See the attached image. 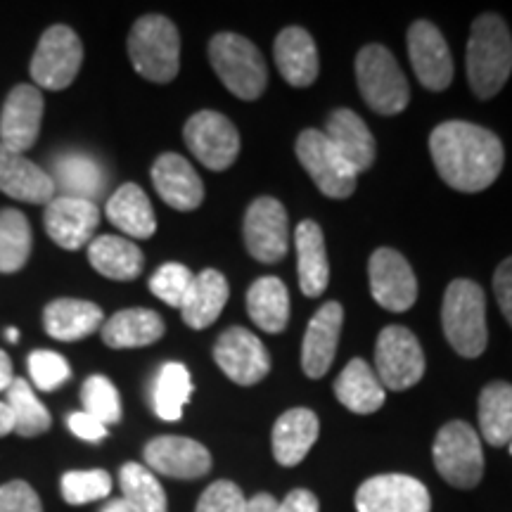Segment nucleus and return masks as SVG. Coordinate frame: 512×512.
Segmentation results:
<instances>
[{
    "label": "nucleus",
    "mask_w": 512,
    "mask_h": 512,
    "mask_svg": "<svg viewBox=\"0 0 512 512\" xmlns=\"http://www.w3.org/2000/svg\"><path fill=\"white\" fill-rule=\"evenodd\" d=\"M432 162L448 188L482 192L501 176L505 150L489 128L470 121H444L430 136Z\"/></svg>",
    "instance_id": "nucleus-1"
},
{
    "label": "nucleus",
    "mask_w": 512,
    "mask_h": 512,
    "mask_svg": "<svg viewBox=\"0 0 512 512\" xmlns=\"http://www.w3.org/2000/svg\"><path fill=\"white\" fill-rule=\"evenodd\" d=\"M512 74V34L503 17L479 15L467 41V81L479 100L503 91Z\"/></svg>",
    "instance_id": "nucleus-2"
},
{
    "label": "nucleus",
    "mask_w": 512,
    "mask_h": 512,
    "mask_svg": "<svg viewBox=\"0 0 512 512\" xmlns=\"http://www.w3.org/2000/svg\"><path fill=\"white\" fill-rule=\"evenodd\" d=\"M441 325L453 351L463 358H477L489 344L486 330V294L475 280L458 278L446 287L441 304Z\"/></svg>",
    "instance_id": "nucleus-3"
},
{
    "label": "nucleus",
    "mask_w": 512,
    "mask_h": 512,
    "mask_svg": "<svg viewBox=\"0 0 512 512\" xmlns=\"http://www.w3.org/2000/svg\"><path fill=\"white\" fill-rule=\"evenodd\" d=\"M133 69L152 83H169L181 72V36L164 15H145L128 34Z\"/></svg>",
    "instance_id": "nucleus-4"
},
{
    "label": "nucleus",
    "mask_w": 512,
    "mask_h": 512,
    "mask_svg": "<svg viewBox=\"0 0 512 512\" xmlns=\"http://www.w3.org/2000/svg\"><path fill=\"white\" fill-rule=\"evenodd\" d=\"M209 60L223 86L240 100H256L266 91L268 69L261 50L240 34H216L209 41Z\"/></svg>",
    "instance_id": "nucleus-5"
},
{
    "label": "nucleus",
    "mask_w": 512,
    "mask_h": 512,
    "mask_svg": "<svg viewBox=\"0 0 512 512\" xmlns=\"http://www.w3.org/2000/svg\"><path fill=\"white\" fill-rule=\"evenodd\" d=\"M356 81L361 98L375 114L394 117L403 112L411 100L406 76L396 57L380 43L363 46L356 55Z\"/></svg>",
    "instance_id": "nucleus-6"
},
{
    "label": "nucleus",
    "mask_w": 512,
    "mask_h": 512,
    "mask_svg": "<svg viewBox=\"0 0 512 512\" xmlns=\"http://www.w3.org/2000/svg\"><path fill=\"white\" fill-rule=\"evenodd\" d=\"M434 467L456 489H475L484 477V451L475 427L451 420L437 432L432 446Z\"/></svg>",
    "instance_id": "nucleus-7"
},
{
    "label": "nucleus",
    "mask_w": 512,
    "mask_h": 512,
    "mask_svg": "<svg viewBox=\"0 0 512 512\" xmlns=\"http://www.w3.org/2000/svg\"><path fill=\"white\" fill-rule=\"evenodd\" d=\"M375 373L384 389L406 392L425 375V351L418 337L403 325H389L375 344Z\"/></svg>",
    "instance_id": "nucleus-8"
},
{
    "label": "nucleus",
    "mask_w": 512,
    "mask_h": 512,
    "mask_svg": "<svg viewBox=\"0 0 512 512\" xmlns=\"http://www.w3.org/2000/svg\"><path fill=\"white\" fill-rule=\"evenodd\" d=\"M83 62V43L74 29L55 24L46 29L31 57V79L46 91L72 86Z\"/></svg>",
    "instance_id": "nucleus-9"
},
{
    "label": "nucleus",
    "mask_w": 512,
    "mask_h": 512,
    "mask_svg": "<svg viewBox=\"0 0 512 512\" xmlns=\"http://www.w3.org/2000/svg\"><path fill=\"white\" fill-rule=\"evenodd\" d=\"M294 150H297V157L306 169V174L313 178L316 188L325 197L347 200L349 195H354L358 174L344 162L342 155L332 147L323 131L306 128V131L299 133Z\"/></svg>",
    "instance_id": "nucleus-10"
},
{
    "label": "nucleus",
    "mask_w": 512,
    "mask_h": 512,
    "mask_svg": "<svg viewBox=\"0 0 512 512\" xmlns=\"http://www.w3.org/2000/svg\"><path fill=\"white\" fill-rule=\"evenodd\" d=\"M183 138L192 157L211 171H226L240 155V133L221 112L202 110L185 121Z\"/></svg>",
    "instance_id": "nucleus-11"
},
{
    "label": "nucleus",
    "mask_w": 512,
    "mask_h": 512,
    "mask_svg": "<svg viewBox=\"0 0 512 512\" xmlns=\"http://www.w3.org/2000/svg\"><path fill=\"white\" fill-rule=\"evenodd\" d=\"M370 292L382 309L403 313L418 299V278L401 252L392 247L375 249L368 264Z\"/></svg>",
    "instance_id": "nucleus-12"
},
{
    "label": "nucleus",
    "mask_w": 512,
    "mask_h": 512,
    "mask_svg": "<svg viewBox=\"0 0 512 512\" xmlns=\"http://www.w3.org/2000/svg\"><path fill=\"white\" fill-rule=\"evenodd\" d=\"M214 361L228 380L252 387L271 373V356L259 337L245 328H228L214 344Z\"/></svg>",
    "instance_id": "nucleus-13"
},
{
    "label": "nucleus",
    "mask_w": 512,
    "mask_h": 512,
    "mask_svg": "<svg viewBox=\"0 0 512 512\" xmlns=\"http://www.w3.org/2000/svg\"><path fill=\"white\" fill-rule=\"evenodd\" d=\"M358 512H430L432 498L420 479L408 475H377L358 486Z\"/></svg>",
    "instance_id": "nucleus-14"
},
{
    "label": "nucleus",
    "mask_w": 512,
    "mask_h": 512,
    "mask_svg": "<svg viewBox=\"0 0 512 512\" xmlns=\"http://www.w3.org/2000/svg\"><path fill=\"white\" fill-rule=\"evenodd\" d=\"M408 57L413 72L427 91L441 93L453 81V57L441 31L427 19H418L408 29Z\"/></svg>",
    "instance_id": "nucleus-15"
},
{
    "label": "nucleus",
    "mask_w": 512,
    "mask_h": 512,
    "mask_svg": "<svg viewBox=\"0 0 512 512\" xmlns=\"http://www.w3.org/2000/svg\"><path fill=\"white\" fill-rule=\"evenodd\" d=\"M245 247L259 264H278L287 254V211L275 197H259L249 204Z\"/></svg>",
    "instance_id": "nucleus-16"
},
{
    "label": "nucleus",
    "mask_w": 512,
    "mask_h": 512,
    "mask_svg": "<svg viewBox=\"0 0 512 512\" xmlns=\"http://www.w3.org/2000/svg\"><path fill=\"white\" fill-rule=\"evenodd\" d=\"M48 238L62 249H81L91 245L95 230L100 226V209L95 202L76 200V197H53L43 214Z\"/></svg>",
    "instance_id": "nucleus-17"
},
{
    "label": "nucleus",
    "mask_w": 512,
    "mask_h": 512,
    "mask_svg": "<svg viewBox=\"0 0 512 512\" xmlns=\"http://www.w3.org/2000/svg\"><path fill=\"white\" fill-rule=\"evenodd\" d=\"M143 456L145 467L171 479H200L211 470V453L207 446L188 437H174V434L147 441Z\"/></svg>",
    "instance_id": "nucleus-18"
},
{
    "label": "nucleus",
    "mask_w": 512,
    "mask_h": 512,
    "mask_svg": "<svg viewBox=\"0 0 512 512\" xmlns=\"http://www.w3.org/2000/svg\"><path fill=\"white\" fill-rule=\"evenodd\" d=\"M43 105V93L36 86L19 83L12 88L0 112V145L24 155L41 133Z\"/></svg>",
    "instance_id": "nucleus-19"
},
{
    "label": "nucleus",
    "mask_w": 512,
    "mask_h": 512,
    "mask_svg": "<svg viewBox=\"0 0 512 512\" xmlns=\"http://www.w3.org/2000/svg\"><path fill=\"white\" fill-rule=\"evenodd\" d=\"M342 323L344 309L339 302L323 304L316 311V316L311 318L302 342V368L306 377L320 380V377L328 373L337 354Z\"/></svg>",
    "instance_id": "nucleus-20"
},
{
    "label": "nucleus",
    "mask_w": 512,
    "mask_h": 512,
    "mask_svg": "<svg viewBox=\"0 0 512 512\" xmlns=\"http://www.w3.org/2000/svg\"><path fill=\"white\" fill-rule=\"evenodd\" d=\"M152 185L157 195L178 211H192L204 202V183L188 159L166 152L152 164Z\"/></svg>",
    "instance_id": "nucleus-21"
},
{
    "label": "nucleus",
    "mask_w": 512,
    "mask_h": 512,
    "mask_svg": "<svg viewBox=\"0 0 512 512\" xmlns=\"http://www.w3.org/2000/svg\"><path fill=\"white\" fill-rule=\"evenodd\" d=\"M323 133L356 174H363V171H368L375 164V138L366 126V121L358 117L354 110L342 107V110L332 112Z\"/></svg>",
    "instance_id": "nucleus-22"
},
{
    "label": "nucleus",
    "mask_w": 512,
    "mask_h": 512,
    "mask_svg": "<svg viewBox=\"0 0 512 512\" xmlns=\"http://www.w3.org/2000/svg\"><path fill=\"white\" fill-rule=\"evenodd\" d=\"M0 190L12 200L29 204H48L55 197L53 176L24 157L22 152L8 150L5 145H0Z\"/></svg>",
    "instance_id": "nucleus-23"
},
{
    "label": "nucleus",
    "mask_w": 512,
    "mask_h": 512,
    "mask_svg": "<svg viewBox=\"0 0 512 512\" xmlns=\"http://www.w3.org/2000/svg\"><path fill=\"white\" fill-rule=\"evenodd\" d=\"M273 57L278 72L294 88H309L318 79L320 60L316 41L302 27H285L275 38Z\"/></svg>",
    "instance_id": "nucleus-24"
},
{
    "label": "nucleus",
    "mask_w": 512,
    "mask_h": 512,
    "mask_svg": "<svg viewBox=\"0 0 512 512\" xmlns=\"http://www.w3.org/2000/svg\"><path fill=\"white\" fill-rule=\"evenodd\" d=\"M320 422L309 408H290L273 425V456L283 467H294L309 456L318 441Z\"/></svg>",
    "instance_id": "nucleus-25"
},
{
    "label": "nucleus",
    "mask_w": 512,
    "mask_h": 512,
    "mask_svg": "<svg viewBox=\"0 0 512 512\" xmlns=\"http://www.w3.org/2000/svg\"><path fill=\"white\" fill-rule=\"evenodd\" d=\"M228 294V280L221 271L207 268V271L197 273L181 302L183 323L192 330H204L214 325L228 302Z\"/></svg>",
    "instance_id": "nucleus-26"
},
{
    "label": "nucleus",
    "mask_w": 512,
    "mask_h": 512,
    "mask_svg": "<svg viewBox=\"0 0 512 512\" xmlns=\"http://www.w3.org/2000/svg\"><path fill=\"white\" fill-rule=\"evenodd\" d=\"M294 247H297L299 287L306 297L316 299L330 285V261L325 252L323 228L316 221H302L294 230Z\"/></svg>",
    "instance_id": "nucleus-27"
},
{
    "label": "nucleus",
    "mask_w": 512,
    "mask_h": 512,
    "mask_svg": "<svg viewBox=\"0 0 512 512\" xmlns=\"http://www.w3.org/2000/svg\"><path fill=\"white\" fill-rule=\"evenodd\" d=\"M105 323V313L98 304L86 299H55L43 309V328L60 342H76L93 335Z\"/></svg>",
    "instance_id": "nucleus-28"
},
{
    "label": "nucleus",
    "mask_w": 512,
    "mask_h": 512,
    "mask_svg": "<svg viewBox=\"0 0 512 512\" xmlns=\"http://www.w3.org/2000/svg\"><path fill=\"white\" fill-rule=\"evenodd\" d=\"M335 396L351 413L370 415L384 406V392L380 377L363 358H351L335 380Z\"/></svg>",
    "instance_id": "nucleus-29"
},
{
    "label": "nucleus",
    "mask_w": 512,
    "mask_h": 512,
    "mask_svg": "<svg viewBox=\"0 0 512 512\" xmlns=\"http://www.w3.org/2000/svg\"><path fill=\"white\" fill-rule=\"evenodd\" d=\"M107 219L128 238L147 240L157 230L155 209L147 200L145 190L136 183H124L107 200Z\"/></svg>",
    "instance_id": "nucleus-30"
},
{
    "label": "nucleus",
    "mask_w": 512,
    "mask_h": 512,
    "mask_svg": "<svg viewBox=\"0 0 512 512\" xmlns=\"http://www.w3.org/2000/svg\"><path fill=\"white\" fill-rule=\"evenodd\" d=\"M164 320L150 309H124L102 323V342L112 349H138L164 337Z\"/></svg>",
    "instance_id": "nucleus-31"
},
{
    "label": "nucleus",
    "mask_w": 512,
    "mask_h": 512,
    "mask_svg": "<svg viewBox=\"0 0 512 512\" xmlns=\"http://www.w3.org/2000/svg\"><path fill=\"white\" fill-rule=\"evenodd\" d=\"M247 311L256 328L271 335H280L290 320V292L275 275L254 280L247 290Z\"/></svg>",
    "instance_id": "nucleus-32"
},
{
    "label": "nucleus",
    "mask_w": 512,
    "mask_h": 512,
    "mask_svg": "<svg viewBox=\"0 0 512 512\" xmlns=\"http://www.w3.org/2000/svg\"><path fill=\"white\" fill-rule=\"evenodd\" d=\"M88 261L100 275L110 280H136L143 273L145 256L131 240L117 235H100L88 245Z\"/></svg>",
    "instance_id": "nucleus-33"
},
{
    "label": "nucleus",
    "mask_w": 512,
    "mask_h": 512,
    "mask_svg": "<svg viewBox=\"0 0 512 512\" xmlns=\"http://www.w3.org/2000/svg\"><path fill=\"white\" fill-rule=\"evenodd\" d=\"M479 432L489 446L512 444V384L489 382L479 394Z\"/></svg>",
    "instance_id": "nucleus-34"
},
{
    "label": "nucleus",
    "mask_w": 512,
    "mask_h": 512,
    "mask_svg": "<svg viewBox=\"0 0 512 512\" xmlns=\"http://www.w3.org/2000/svg\"><path fill=\"white\" fill-rule=\"evenodd\" d=\"M53 183L60 185L67 197L76 200H98L105 192V171L93 157L81 155V152H67L55 159V178Z\"/></svg>",
    "instance_id": "nucleus-35"
},
{
    "label": "nucleus",
    "mask_w": 512,
    "mask_h": 512,
    "mask_svg": "<svg viewBox=\"0 0 512 512\" xmlns=\"http://www.w3.org/2000/svg\"><path fill=\"white\" fill-rule=\"evenodd\" d=\"M5 403H8L19 437H38V434H46L53 425L48 408L38 401L31 384L22 377H15L10 387L5 389Z\"/></svg>",
    "instance_id": "nucleus-36"
},
{
    "label": "nucleus",
    "mask_w": 512,
    "mask_h": 512,
    "mask_svg": "<svg viewBox=\"0 0 512 512\" xmlns=\"http://www.w3.org/2000/svg\"><path fill=\"white\" fill-rule=\"evenodd\" d=\"M192 396L190 370L183 363H164L155 377L152 389V403L155 413L166 422H176L183 418L185 403Z\"/></svg>",
    "instance_id": "nucleus-37"
},
{
    "label": "nucleus",
    "mask_w": 512,
    "mask_h": 512,
    "mask_svg": "<svg viewBox=\"0 0 512 512\" xmlns=\"http://www.w3.org/2000/svg\"><path fill=\"white\" fill-rule=\"evenodd\" d=\"M121 498L136 512H169L164 486L150 467L126 463L119 470Z\"/></svg>",
    "instance_id": "nucleus-38"
},
{
    "label": "nucleus",
    "mask_w": 512,
    "mask_h": 512,
    "mask_svg": "<svg viewBox=\"0 0 512 512\" xmlns=\"http://www.w3.org/2000/svg\"><path fill=\"white\" fill-rule=\"evenodd\" d=\"M31 226L17 209L0 211V273L10 275L29 261Z\"/></svg>",
    "instance_id": "nucleus-39"
},
{
    "label": "nucleus",
    "mask_w": 512,
    "mask_h": 512,
    "mask_svg": "<svg viewBox=\"0 0 512 512\" xmlns=\"http://www.w3.org/2000/svg\"><path fill=\"white\" fill-rule=\"evenodd\" d=\"M81 403L83 413L93 415L102 425L110 427L121 420V399L117 387H114L110 377L91 375L81 387Z\"/></svg>",
    "instance_id": "nucleus-40"
},
{
    "label": "nucleus",
    "mask_w": 512,
    "mask_h": 512,
    "mask_svg": "<svg viewBox=\"0 0 512 512\" xmlns=\"http://www.w3.org/2000/svg\"><path fill=\"white\" fill-rule=\"evenodd\" d=\"M60 489L69 505H86L110 496L112 477L105 470H72L62 475Z\"/></svg>",
    "instance_id": "nucleus-41"
},
{
    "label": "nucleus",
    "mask_w": 512,
    "mask_h": 512,
    "mask_svg": "<svg viewBox=\"0 0 512 512\" xmlns=\"http://www.w3.org/2000/svg\"><path fill=\"white\" fill-rule=\"evenodd\" d=\"M29 375L41 392H53L72 377V368L57 351L38 349L29 356Z\"/></svg>",
    "instance_id": "nucleus-42"
},
{
    "label": "nucleus",
    "mask_w": 512,
    "mask_h": 512,
    "mask_svg": "<svg viewBox=\"0 0 512 512\" xmlns=\"http://www.w3.org/2000/svg\"><path fill=\"white\" fill-rule=\"evenodd\" d=\"M192 271L183 264H164L159 266L155 275L150 278V290L157 299H162L164 304L181 309V302L192 283Z\"/></svg>",
    "instance_id": "nucleus-43"
},
{
    "label": "nucleus",
    "mask_w": 512,
    "mask_h": 512,
    "mask_svg": "<svg viewBox=\"0 0 512 512\" xmlns=\"http://www.w3.org/2000/svg\"><path fill=\"white\" fill-rule=\"evenodd\" d=\"M247 498L242 494L238 484L219 479V482L209 484L204 494L197 501L195 512H245Z\"/></svg>",
    "instance_id": "nucleus-44"
},
{
    "label": "nucleus",
    "mask_w": 512,
    "mask_h": 512,
    "mask_svg": "<svg viewBox=\"0 0 512 512\" xmlns=\"http://www.w3.org/2000/svg\"><path fill=\"white\" fill-rule=\"evenodd\" d=\"M0 512H43V505L31 484L15 479L0 486Z\"/></svg>",
    "instance_id": "nucleus-45"
},
{
    "label": "nucleus",
    "mask_w": 512,
    "mask_h": 512,
    "mask_svg": "<svg viewBox=\"0 0 512 512\" xmlns=\"http://www.w3.org/2000/svg\"><path fill=\"white\" fill-rule=\"evenodd\" d=\"M67 425H69V432H72L74 437H79L83 441H91V444H98V441L107 439V434H110V430H107L100 420H95L93 415H88L83 411L69 415Z\"/></svg>",
    "instance_id": "nucleus-46"
},
{
    "label": "nucleus",
    "mask_w": 512,
    "mask_h": 512,
    "mask_svg": "<svg viewBox=\"0 0 512 512\" xmlns=\"http://www.w3.org/2000/svg\"><path fill=\"white\" fill-rule=\"evenodd\" d=\"M494 294L496 302L501 306L503 316L512 325V256L503 261L494 273Z\"/></svg>",
    "instance_id": "nucleus-47"
},
{
    "label": "nucleus",
    "mask_w": 512,
    "mask_h": 512,
    "mask_svg": "<svg viewBox=\"0 0 512 512\" xmlns=\"http://www.w3.org/2000/svg\"><path fill=\"white\" fill-rule=\"evenodd\" d=\"M275 512H320V503L313 491L294 489L285 496L283 503H278V510Z\"/></svg>",
    "instance_id": "nucleus-48"
},
{
    "label": "nucleus",
    "mask_w": 512,
    "mask_h": 512,
    "mask_svg": "<svg viewBox=\"0 0 512 512\" xmlns=\"http://www.w3.org/2000/svg\"><path fill=\"white\" fill-rule=\"evenodd\" d=\"M278 510V501L271 494H256L247 501L245 512H275Z\"/></svg>",
    "instance_id": "nucleus-49"
},
{
    "label": "nucleus",
    "mask_w": 512,
    "mask_h": 512,
    "mask_svg": "<svg viewBox=\"0 0 512 512\" xmlns=\"http://www.w3.org/2000/svg\"><path fill=\"white\" fill-rule=\"evenodd\" d=\"M12 380H15V375H12L10 356L5 354V351H0V392H5Z\"/></svg>",
    "instance_id": "nucleus-50"
},
{
    "label": "nucleus",
    "mask_w": 512,
    "mask_h": 512,
    "mask_svg": "<svg viewBox=\"0 0 512 512\" xmlns=\"http://www.w3.org/2000/svg\"><path fill=\"white\" fill-rule=\"evenodd\" d=\"M12 432H15V420H12L8 403L0 401V437H8Z\"/></svg>",
    "instance_id": "nucleus-51"
},
{
    "label": "nucleus",
    "mask_w": 512,
    "mask_h": 512,
    "mask_svg": "<svg viewBox=\"0 0 512 512\" xmlns=\"http://www.w3.org/2000/svg\"><path fill=\"white\" fill-rule=\"evenodd\" d=\"M100 512H136L131 508V505H128L124 498H117V501H110L105 505V508H102Z\"/></svg>",
    "instance_id": "nucleus-52"
},
{
    "label": "nucleus",
    "mask_w": 512,
    "mask_h": 512,
    "mask_svg": "<svg viewBox=\"0 0 512 512\" xmlns=\"http://www.w3.org/2000/svg\"><path fill=\"white\" fill-rule=\"evenodd\" d=\"M5 337H8L10 344H17L19 342V330L17 328H8V330H5Z\"/></svg>",
    "instance_id": "nucleus-53"
},
{
    "label": "nucleus",
    "mask_w": 512,
    "mask_h": 512,
    "mask_svg": "<svg viewBox=\"0 0 512 512\" xmlns=\"http://www.w3.org/2000/svg\"><path fill=\"white\" fill-rule=\"evenodd\" d=\"M510 453H512V444H510Z\"/></svg>",
    "instance_id": "nucleus-54"
}]
</instances>
